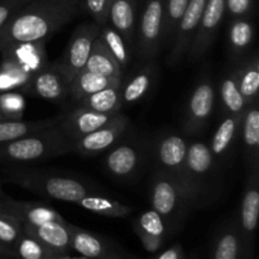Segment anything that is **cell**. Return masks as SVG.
<instances>
[{"label":"cell","instance_id":"19","mask_svg":"<svg viewBox=\"0 0 259 259\" xmlns=\"http://www.w3.org/2000/svg\"><path fill=\"white\" fill-rule=\"evenodd\" d=\"M144 65L136 68L125 81H121V100L123 105H132L143 100L154 88L158 78V66L156 58L143 61Z\"/></svg>","mask_w":259,"mask_h":259},{"label":"cell","instance_id":"32","mask_svg":"<svg viewBox=\"0 0 259 259\" xmlns=\"http://www.w3.org/2000/svg\"><path fill=\"white\" fill-rule=\"evenodd\" d=\"M237 78L239 90L244 98L245 103L249 104L258 99L259 90V60L258 53L244 57L238 62Z\"/></svg>","mask_w":259,"mask_h":259},{"label":"cell","instance_id":"8","mask_svg":"<svg viewBox=\"0 0 259 259\" xmlns=\"http://www.w3.org/2000/svg\"><path fill=\"white\" fill-rule=\"evenodd\" d=\"M189 144L185 134L168 131L159 133L148 148L156 164V171L166 172L182 180Z\"/></svg>","mask_w":259,"mask_h":259},{"label":"cell","instance_id":"18","mask_svg":"<svg viewBox=\"0 0 259 259\" xmlns=\"http://www.w3.org/2000/svg\"><path fill=\"white\" fill-rule=\"evenodd\" d=\"M243 192L238 225L249 250L253 249L259 217V167L249 169Z\"/></svg>","mask_w":259,"mask_h":259},{"label":"cell","instance_id":"13","mask_svg":"<svg viewBox=\"0 0 259 259\" xmlns=\"http://www.w3.org/2000/svg\"><path fill=\"white\" fill-rule=\"evenodd\" d=\"M225 13V0H207L187 52L191 60H201L209 52Z\"/></svg>","mask_w":259,"mask_h":259},{"label":"cell","instance_id":"40","mask_svg":"<svg viewBox=\"0 0 259 259\" xmlns=\"http://www.w3.org/2000/svg\"><path fill=\"white\" fill-rule=\"evenodd\" d=\"M111 0H83L85 10L99 25L108 23Z\"/></svg>","mask_w":259,"mask_h":259},{"label":"cell","instance_id":"38","mask_svg":"<svg viewBox=\"0 0 259 259\" xmlns=\"http://www.w3.org/2000/svg\"><path fill=\"white\" fill-rule=\"evenodd\" d=\"M27 108L24 94L18 90L0 93V121L23 120Z\"/></svg>","mask_w":259,"mask_h":259},{"label":"cell","instance_id":"43","mask_svg":"<svg viewBox=\"0 0 259 259\" xmlns=\"http://www.w3.org/2000/svg\"><path fill=\"white\" fill-rule=\"evenodd\" d=\"M20 5H23V0H0V28Z\"/></svg>","mask_w":259,"mask_h":259},{"label":"cell","instance_id":"20","mask_svg":"<svg viewBox=\"0 0 259 259\" xmlns=\"http://www.w3.org/2000/svg\"><path fill=\"white\" fill-rule=\"evenodd\" d=\"M249 252L238 225V220H234L224 224L218 230L209 254L214 259H240L248 257Z\"/></svg>","mask_w":259,"mask_h":259},{"label":"cell","instance_id":"15","mask_svg":"<svg viewBox=\"0 0 259 259\" xmlns=\"http://www.w3.org/2000/svg\"><path fill=\"white\" fill-rule=\"evenodd\" d=\"M71 234V248L80 255L95 259H120L133 258L134 255L125 252L124 248L111 240L88 232L80 227L68 223Z\"/></svg>","mask_w":259,"mask_h":259},{"label":"cell","instance_id":"6","mask_svg":"<svg viewBox=\"0 0 259 259\" xmlns=\"http://www.w3.org/2000/svg\"><path fill=\"white\" fill-rule=\"evenodd\" d=\"M215 172L217 162L209 144L202 141L190 142L182 181L191 190L199 205L209 199Z\"/></svg>","mask_w":259,"mask_h":259},{"label":"cell","instance_id":"27","mask_svg":"<svg viewBox=\"0 0 259 259\" xmlns=\"http://www.w3.org/2000/svg\"><path fill=\"white\" fill-rule=\"evenodd\" d=\"M254 40V24L249 17H238L230 19L228 28V47L230 56L239 62L245 57Z\"/></svg>","mask_w":259,"mask_h":259},{"label":"cell","instance_id":"11","mask_svg":"<svg viewBox=\"0 0 259 259\" xmlns=\"http://www.w3.org/2000/svg\"><path fill=\"white\" fill-rule=\"evenodd\" d=\"M163 0H146L138 24L137 52L142 61L156 58L162 47Z\"/></svg>","mask_w":259,"mask_h":259},{"label":"cell","instance_id":"24","mask_svg":"<svg viewBox=\"0 0 259 259\" xmlns=\"http://www.w3.org/2000/svg\"><path fill=\"white\" fill-rule=\"evenodd\" d=\"M243 114V113H242ZM242 114H224L209 147L217 163L225 161L232 154L240 137Z\"/></svg>","mask_w":259,"mask_h":259},{"label":"cell","instance_id":"33","mask_svg":"<svg viewBox=\"0 0 259 259\" xmlns=\"http://www.w3.org/2000/svg\"><path fill=\"white\" fill-rule=\"evenodd\" d=\"M219 99L223 114H242L244 111L247 103L239 90L235 67L223 75L219 85Z\"/></svg>","mask_w":259,"mask_h":259},{"label":"cell","instance_id":"29","mask_svg":"<svg viewBox=\"0 0 259 259\" xmlns=\"http://www.w3.org/2000/svg\"><path fill=\"white\" fill-rule=\"evenodd\" d=\"M77 205L94 214L108 218H118V219L128 217L133 211L131 206L121 204L113 197L105 196L100 191L89 192L78 200Z\"/></svg>","mask_w":259,"mask_h":259},{"label":"cell","instance_id":"7","mask_svg":"<svg viewBox=\"0 0 259 259\" xmlns=\"http://www.w3.org/2000/svg\"><path fill=\"white\" fill-rule=\"evenodd\" d=\"M217 89L210 75L202 76L192 88L184 110L182 131L187 137H196L206 129L215 109Z\"/></svg>","mask_w":259,"mask_h":259},{"label":"cell","instance_id":"36","mask_svg":"<svg viewBox=\"0 0 259 259\" xmlns=\"http://www.w3.org/2000/svg\"><path fill=\"white\" fill-rule=\"evenodd\" d=\"M99 37L103 40L104 45L106 46L109 52H110L111 55H113V57L115 58L116 62L119 63L121 70H124L132 60L131 47H129L128 43L125 42V39H124V38L121 37L120 33H119L118 30L114 29L109 23L100 25Z\"/></svg>","mask_w":259,"mask_h":259},{"label":"cell","instance_id":"16","mask_svg":"<svg viewBox=\"0 0 259 259\" xmlns=\"http://www.w3.org/2000/svg\"><path fill=\"white\" fill-rule=\"evenodd\" d=\"M20 93L32 98L61 103L68 98V81L53 62L40 68Z\"/></svg>","mask_w":259,"mask_h":259},{"label":"cell","instance_id":"22","mask_svg":"<svg viewBox=\"0 0 259 259\" xmlns=\"http://www.w3.org/2000/svg\"><path fill=\"white\" fill-rule=\"evenodd\" d=\"M134 230L141 239L144 250L149 254H156L166 242L169 227L166 220L153 209L144 211L134 223Z\"/></svg>","mask_w":259,"mask_h":259},{"label":"cell","instance_id":"4","mask_svg":"<svg viewBox=\"0 0 259 259\" xmlns=\"http://www.w3.org/2000/svg\"><path fill=\"white\" fill-rule=\"evenodd\" d=\"M47 39L13 43L0 51V93L22 91L30 78L48 63Z\"/></svg>","mask_w":259,"mask_h":259},{"label":"cell","instance_id":"45","mask_svg":"<svg viewBox=\"0 0 259 259\" xmlns=\"http://www.w3.org/2000/svg\"><path fill=\"white\" fill-rule=\"evenodd\" d=\"M8 195L5 194L4 192V190H3V186H2V181H0V200H3V199H5V197H7Z\"/></svg>","mask_w":259,"mask_h":259},{"label":"cell","instance_id":"37","mask_svg":"<svg viewBox=\"0 0 259 259\" xmlns=\"http://www.w3.org/2000/svg\"><path fill=\"white\" fill-rule=\"evenodd\" d=\"M189 0H163V27H162V46L171 45L177 24L186 9Z\"/></svg>","mask_w":259,"mask_h":259},{"label":"cell","instance_id":"14","mask_svg":"<svg viewBox=\"0 0 259 259\" xmlns=\"http://www.w3.org/2000/svg\"><path fill=\"white\" fill-rule=\"evenodd\" d=\"M206 2L207 0H189V4L177 24L174 38L169 45L167 63L171 67L180 65L187 56L190 45H191V40L196 32L197 24H199Z\"/></svg>","mask_w":259,"mask_h":259},{"label":"cell","instance_id":"12","mask_svg":"<svg viewBox=\"0 0 259 259\" xmlns=\"http://www.w3.org/2000/svg\"><path fill=\"white\" fill-rule=\"evenodd\" d=\"M129 128V118L118 113L100 128L72 142V152L82 157H94L108 151L118 143Z\"/></svg>","mask_w":259,"mask_h":259},{"label":"cell","instance_id":"39","mask_svg":"<svg viewBox=\"0 0 259 259\" xmlns=\"http://www.w3.org/2000/svg\"><path fill=\"white\" fill-rule=\"evenodd\" d=\"M22 232V223L17 218L0 209V242L13 249L15 240Z\"/></svg>","mask_w":259,"mask_h":259},{"label":"cell","instance_id":"26","mask_svg":"<svg viewBox=\"0 0 259 259\" xmlns=\"http://www.w3.org/2000/svg\"><path fill=\"white\" fill-rule=\"evenodd\" d=\"M137 3L138 0H111L108 23L118 30L132 48L137 30Z\"/></svg>","mask_w":259,"mask_h":259},{"label":"cell","instance_id":"44","mask_svg":"<svg viewBox=\"0 0 259 259\" xmlns=\"http://www.w3.org/2000/svg\"><path fill=\"white\" fill-rule=\"evenodd\" d=\"M0 258H17L14 250L0 242Z\"/></svg>","mask_w":259,"mask_h":259},{"label":"cell","instance_id":"3","mask_svg":"<svg viewBox=\"0 0 259 259\" xmlns=\"http://www.w3.org/2000/svg\"><path fill=\"white\" fill-rule=\"evenodd\" d=\"M4 180L46 199L73 204H77L78 200L89 192L99 191L76 177L38 169H9Z\"/></svg>","mask_w":259,"mask_h":259},{"label":"cell","instance_id":"31","mask_svg":"<svg viewBox=\"0 0 259 259\" xmlns=\"http://www.w3.org/2000/svg\"><path fill=\"white\" fill-rule=\"evenodd\" d=\"M76 106H81V108L90 109V110L104 114L120 113V109L124 106L123 100H121L120 83L109 86V88L96 91V93L76 101Z\"/></svg>","mask_w":259,"mask_h":259},{"label":"cell","instance_id":"10","mask_svg":"<svg viewBox=\"0 0 259 259\" xmlns=\"http://www.w3.org/2000/svg\"><path fill=\"white\" fill-rule=\"evenodd\" d=\"M147 148L144 143L131 139L123 141V138L108 149L104 164L109 174L116 180L129 181L134 179L143 167L147 156Z\"/></svg>","mask_w":259,"mask_h":259},{"label":"cell","instance_id":"30","mask_svg":"<svg viewBox=\"0 0 259 259\" xmlns=\"http://www.w3.org/2000/svg\"><path fill=\"white\" fill-rule=\"evenodd\" d=\"M83 68L111 78H118V80L123 78V70L99 35L94 40L90 55Z\"/></svg>","mask_w":259,"mask_h":259},{"label":"cell","instance_id":"17","mask_svg":"<svg viewBox=\"0 0 259 259\" xmlns=\"http://www.w3.org/2000/svg\"><path fill=\"white\" fill-rule=\"evenodd\" d=\"M116 114H104L81 106H75L72 110L65 111L58 115V126L72 143L81 137L100 128Z\"/></svg>","mask_w":259,"mask_h":259},{"label":"cell","instance_id":"25","mask_svg":"<svg viewBox=\"0 0 259 259\" xmlns=\"http://www.w3.org/2000/svg\"><path fill=\"white\" fill-rule=\"evenodd\" d=\"M23 230L34 237L48 248L63 253L68 258L71 255V234L67 222H47L39 225L22 224Z\"/></svg>","mask_w":259,"mask_h":259},{"label":"cell","instance_id":"2","mask_svg":"<svg viewBox=\"0 0 259 259\" xmlns=\"http://www.w3.org/2000/svg\"><path fill=\"white\" fill-rule=\"evenodd\" d=\"M70 152H72L71 142L57 123L42 131L0 143V163L24 164L47 161Z\"/></svg>","mask_w":259,"mask_h":259},{"label":"cell","instance_id":"41","mask_svg":"<svg viewBox=\"0 0 259 259\" xmlns=\"http://www.w3.org/2000/svg\"><path fill=\"white\" fill-rule=\"evenodd\" d=\"M228 15L232 18L249 17L253 9V0H225Z\"/></svg>","mask_w":259,"mask_h":259},{"label":"cell","instance_id":"35","mask_svg":"<svg viewBox=\"0 0 259 259\" xmlns=\"http://www.w3.org/2000/svg\"><path fill=\"white\" fill-rule=\"evenodd\" d=\"M58 115L53 118H45L39 120H17L0 121V143L20 138L27 134L42 131L58 123Z\"/></svg>","mask_w":259,"mask_h":259},{"label":"cell","instance_id":"21","mask_svg":"<svg viewBox=\"0 0 259 259\" xmlns=\"http://www.w3.org/2000/svg\"><path fill=\"white\" fill-rule=\"evenodd\" d=\"M0 209L17 218L22 224L39 225L47 222H66L55 207L42 202L18 201L7 196L0 200Z\"/></svg>","mask_w":259,"mask_h":259},{"label":"cell","instance_id":"23","mask_svg":"<svg viewBox=\"0 0 259 259\" xmlns=\"http://www.w3.org/2000/svg\"><path fill=\"white\" fill-rule=\"evenodd\" d=\"M259 104L257 100L247 104L242 114L240 137L245 162L249 169L259 167Z\"/></svg>","mask_w":259,"mask_h":259},{"label":"cell","instance_id":"5","mask_svg":"<svg viewBox=\"0 0 259 259\" xmlns=\"http://www.w3.org/2000/svg\"><path fill=\"white\" fill-rule=\"evenodd\" d=\"M152 209L158 212L169 229H177L189 211L199 206L191 190L181 179L156 171L149 185Z\"/></svg>","mask_w":259,"mask_h":259},{"label":"cell","instance_id":"9","mask_svg":"<svg viewBox=\"0 0 259 259\" xmlns=\"http://www.w3.org/2000/svg\"><path fill=\"white\" fill-rule=\"evenodd\" d=\"M99 30L100 25L94 20L78 25L71 34L62 57L53 62L67 81L85 67L94 40L99 35Z\"/></svg>","mask_w":259,"mask_h":259},{"label":"cell","instance_id":"42","mask_svg":"<svg viewBox=\"0 0 259 259\" xmlns=\"http://www.w3.org/2000/svg\"><path fill=\"white\" fill-rule=\"evenodd\" d=\"M154 258L157 259H185L187 258L186 253H185L184 247L180 243L169 245L168 248L163 250H159L156 254H153Z\"/></svg>","mask_w":259,"mask_h":259},{"label":"cell","instance_id":"34","mask_svg":"<svg viewBox=\"0 0 259 259\" xmlns=\"http://www.w3.org/2000/svg\"><path fill=\"white\" fill-rule=\"evenodd\" d=\"M13 250L15 252L17 257L24 258V259H62L68 258L67 255L63 253L53 250L48 248L47 245L43 244L34 237L25 233L24 230L22 234L18 237L15 240L14 245H13Z\"/></svg>","mask_w":259,"mask_h":259},{"label":"cell","instance_id":"46","mask_svg":"<svg viewBox=\"0 0 259 259\" xmlns=\"http://www.w3.org/2000/svg\"><path fill=\"white\" fill-rule=\"evenodd\" d=\"M28 2H32V0H23V4H25V3H28Z\"/></svg>","mask_w":259,"mask_h":259},{"label":"cell","instance_id":"28","mask_svg":"<svg viewBox=\"0 0 259 259\" xmlns=\"http://www.w3.org/2000/svg\"><path fill=\"white\" fill-rule=\"evenodd\" d=\"M120 82L121 80H118V78H111L82 68L68 81V98H71L76 103L96 91Z\"/></svg>","mask_w":259,"mask_h":259},{"label":"cell","instance_id":"1","mask_svg":"<svg viewBox=\"0 0 259 259\" xmlns=\"http://www.w3.org/2000/svg\"><path fill=\"white\" fill-rule=\"evenodd\" d=\"M78 13L75 0H32L20 5L0 28V51L13 43L48 39Z\"/></svg>","mask_w":259,"mask_h":259},{"label":"cell","instance_id":"47","mask_svg":"<svg viewBox=\"0 0 259 259\" xmlns=\"http://www.w3.org/2000/svg\"><path fill=\"white\" fill-rule=\"evenodd\" d=\"M75 2H78V0H75Z\"/></svg>","mask_w":259,"mask_h":259}]
</instances>
